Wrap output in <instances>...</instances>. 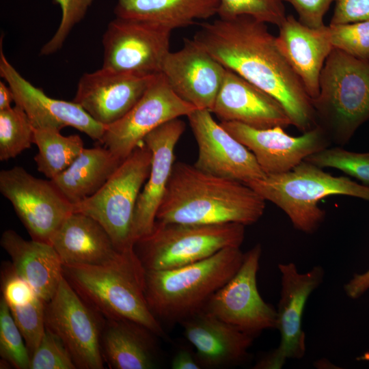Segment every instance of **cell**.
<instances>
[{"instance_id": "cell-1", "label": "cell", "mask_w": 369, "mask_h": 369, "mask_svg": "<svg viewBox=\"0 0 369 369\" xmlns=\"http://www.w3.org/2000/svg\"><path fill=\"white\" fill-rule=\"evenodd\" d=\"M193 39L226 68L275 98L298 130L316 126L312 98L266 23L246 15L219 18L201 24Z\"/></svg>"}, {"instance_id": "cell-2", "label": "cell", "mask_w": 369, "mask_h": 369, "mask_svg": "<svg viewBox=\"0 0 369 369\" xmlns=\"http://www.w3.org/2000/svg\"><path fill=\"white\" fill-rule=\"evenodd\" d=\"M265 200L247 184L175 162L156 221L182 224L256 223Z\"/></svg>"}, {"instance_id": "cell-3", "label": "cell", "mask_w": 369, "mask_h": 369, "mask_svg": "<svg viewBox=\"0 0 369 369\" xmlns=\"http://www.w3.org/2000/svg\"><path fill=\"white\" fill-rule=\"evenodd\" d=\"M145 273L135 251L103 265H65L63 274L79 295L108 320H129L163 337L145 295Z\"/></svg>"}, {"instance_id": "cell-4", "label": "cell", "mask_w": 369, "mask_h": 369, "mask_svg": "<svg viewBox=\"0 0 369 369\" xmlns=\"http://www.w3.org/2000/svg\"><path fill=\"white\" fill-rule=\"evenodd\" d=\"M240 247H227L200 261L164 270H146L145 295L159 320L181 323L204 309L242 264Z\"/></svg>"}, {"instance_id": "cell-5", "label": "cell", "mask_w": 369, "mask_h": 369, "mask_svg": "<svg viewBox=\"0 0 369 369\" xmlns=\"http://www.w3.org/2000/svg\"><path fill=\"white\" fill-rule=\"evenodd\" d=\"M312 99L316 126L337 144L348 143L369 121V62L333 49Z\"/></svg>"}, {"instance_id": "cell-6", "label": "cell", "mask_w": 369, "mask_h": 369, "mask_svg": "<svg viewBox=\"0 0 369 369\" xmlns=\"http://www.w3.org/2000/svg\"><path fill=\"white\" fill-rule=\"evenodd\" d=\"M288 217L295 228L315 232L323 222L325 211L318 202L331 195H346L369 201V187L346 176H334L303 161L290 171L266 175L247 184Z\"/></svg>"}, {"instance_id": "cell-7", "label": "cell", "mask_w": 369, "mask_h": 369, "mask_svg": "<svg viewBox=\"0 0 369 369\" xmlns=\"http://www.w3.org/2000/svg\"><path fill=\"white\" fill-rule=\"evenodd\" d=\"M244 225L182 224L155 222L152 231L137 241L135 251L146 270L169 269L207 258L227 247H240Z\"/></svg>"}, {"instance_id": "cell-8", "label": "cell", "mask_w": 369, "mask_h": 369, "mask_svg": "<svg viewBox=\"0 0 369 369\" xmlns=\"http://www.w3.org/2000/svg\"><path fill=\"white\" fill-rule=\"evenodd\" d=\"M152 154L143 141L124 159L94 194L73 205L74 213L87 215L107 232L121 252L135 251L134 213L150 172Z\"/></svg>"}, {"instance_id": "cell-9", "label": "cell", "mask_w": 369, "mask_h": 369, "mask_svg": "<svg viewBox=\"0 0 369 369\" xmlns=\"http://www.w3.org/2000/svg\"><path fill=\"white\" fill-rule=\"evenodd\" d=\"M172 30L148 22L115 17L103 34V68L149 77L161 72L170 52Z\"/></svg>"}, {"instance_id": "cell-10", "label": "cell", "mask_w": 369, "mask_h": 369, "mask_svg": "<svg viewBox=\"0 0 369 369\" xmlns=\"http://www.w3.org/2000/svg\"><path fill=\"white\" fill-rule=\"evenodd\" d=\"M0 192L35 241L51 244L62 223L74 213L73 205L51 180L36 178L22 167L0 172Z\"/></svg>"}, {"instance_id": "cell-11", "label": "cell", "mask_w": 369, "mask_h": 369, "mask_svg": "<svg viewBox=\"0 0 369 369\" xmlns=\"http://www.w3.org/2000/svg\"><path fill=\"white\" fill-rule=\"evenodd\" d=\"M196 109L177 96L159 73L122 118L105 126L99 142L123 161L153 130L172 120L187 116Z\"/></svg>"}, {"instance_id": "cell-12", "label": "cell", "mask_w": 369, "mask_h": 369, "mask_svg": "<svg viewBox=\"0 0 369 369\" xmlns=\"http://www.w3.org/2000/svg\"><path fill=\"white\" fill-rule=\"evenodd\" d=\"M262 254L260 243L244 253L239 269L209 299L204 310L255 338L276 329L277 310L261 297L257 273Z\"/></svg>"}, {"instance_id": "cell-13", "label": "cell", "mask_w": 369, "mask_h": 369, "mask_svg": "<svg viewBox=\"0 0 369 369\" xmlns=\"http://www.w3.org/2000/svg\"><path fill=\"white\" fill-rule=\"evenodd\" d=\"M93 310L64 276L46 303V329L60 338L77 368H103L100 325Z\"/></svg>"}, {"instance_id": "cell-14", "label": "cell", "mask_w": 369, "mask_h": 369, "mask_svg": "<svg viewBox=\"0 0 369 369\" xmlns=\"http://www.w3.org/2000/svg\"><path fill=\"white\" fill-rule=\"evenodd\" d=\"M280 299L277 310L276 329L281 340L277 348L262 357L256 369H280L288 359H301L306 351L302 317L308 299L322 284L325 271L315 266L306 273L299 272L293 262L280 263Z\"/></svg>"}, {"instance_id": "cell-15", "label": "cell", "mask_w": 369, "mask_h": 369, "mask_svg": "<svg viewBox=\"0 0 369 369\" xmlns=\"http://www.w3.org/2000/svg\"><path fill=\"white\" fill-rule=\"evenodd\" d=\"M211 113L196 109L187 116L198 147L193 165L202 172L245 184L266 176L254 154Z\"/></svg>"}, {"instance_id": "cell-16", "label": "cell", "mask_w": 369, "mask_h": 369, "mask_svg": "<svg viewBox=\"0 0 369 369\" xmlns=\"http://www.w3.org/2000/svg\"><path fill=\"white\" fill-rule=\"evenodd\" d=\"M220 124L254 154L266 175L290 171L309 156L329 147L331 142L318 126L292 136L279 126L258 129L236 122Z\"/></svg>"}, {"instance_id": "cell-17", "label": "cell", "mask_w": 369, "mask_h": 369, "mask_svg": "<svg viewBox=\"0 0 369 369\" xmlns=\"http://www.w3.org/2000/svg\"><path fill=\"white\" fill-rule=\"evenodd\" d=\"M0 75L11 88L15 105L24 110L34 128L61 131L64 127L71 126L94 141L101 140L105 126L95 121L79 104L49 97L16 70L4 55L2 36Z\"/></svg>"}, {"instance_id": "cell-18", "label": "cell", "mask_w": 369, "mask_h": 369, "mask_svg": "<svg viewBox=\"0 0 369 369\" xmlns=\"http://www.w3.org/2000/svg\"><path fill=\"white\" fill-rule=\"evenodd\" d=\"M226 68L193 39L169 52L161 69L167 83L183 100L211 112Z\"/></svg>"}, {"instance_id": "cell-19", "label": "cell", "mask_w": 369, "mask_h": 369, "mask_svg": "<svg viewBox=\"0 0 369 369\" xmlns=\"http://www.w3.org/2000/svg\"><path fill=\"white\" fill-rule=\"evenodd\" d=\"M154 76H137L102 67L80 77L73 101L106 126L134 106Z\"/></svg>"}, {"instance_id": "cell-20", "label": "cell", "mask_w": 369, "mask_h": 369, "mask_svg": "<svg viewBox=\"0 0 369 369\" xmlns=\"http://www.w3.org/2000/svg\"><path fill=\"white\" fill-rule=\"evenodd\" d=\"M184 130L185 123L176 118L157 127L144 139L152 152V159L150 175L135 209L133 225L135 244L154 228L156 213L175 163V147Z\"/></svg>"}, {"instance_id": "cell-21", "label": "cell", "mask_w": 369, "mask_h": 369, "mask_svg": "<svg viewBox=\"0 0 369 369\" xmlns=\"http://www.w3.org/2000/svg\"><path fill=\"white\" fill-rule=\"evenodd\" d=\"M211 113L221 122H236L258 129L292 125L275 98L227 68Z\"/></svg>"}, {"instance_id": "cell-22", "label": "cell", "mask_w": 369, "mask_h": 369, "mask_svg": "<svg viewBox=\"0 0 369 369\" xmlns=\"http://www.w3.org/2000/svg\"><path fill=\"white\" fill-rule=\"evenodd\" d=\"M181 323L184 336L195 348L201 368L234 366L248 357L254 338L206 310L198 312Z\"/></svg>"}, {"instance_id": "cell-23", "label": "cell", "mask_w": 369, "mask_h": 369, "mask_svg": "<svg viewBox=\"0 0 369 369\" xmlns=\"http://www.w3.org/2000/svg\"><path fill=\"white\" fill-rule=\"evenodd\" d=\"M279 27L277 44L304 87L313 99L319 94L325 63L333 50L327 26L312 28L292 15L286 16Z\"/></svg>"}, {"instance_id": "cell-24", "label": "cell", "mask_w": 369, "mask_h": 369, "mask_svg": "<svg viewBox=\"0 0 369 369\" xmlns=\"http://www.w3.org/2000/svg\"><path fill=\"white\" fill-rule=\"evenodd\" d=\"M51 245L65 265H103L122 253L104 228L93 218L72 213L53 235Z\"/></svg>"}, {"instance_id": "cell-25", "label": "cell", "mask_w": 369, "mask_h": 369, "mask_svg": "<svg viewBox=\"0 0 369 369\" xmlns=\"http://www.w3.org/2000/svg\"><path fill=\"white\" fill-rule=\"evenodd\" d=\"M0 244L10 256L16 274L48 303L64 276L63 264L54 247L49 243L27 241L12 230L3 232Z\"/></svg>"}, {"instance_id": "cell-26", "label": "cell", "mask_w": 369, "mask_h": 369, "mask_svg": "<svg viewBox=\"0 0 369 369\" xmlns=\"http://www.w3.org/2000/svg\"><path fill=\"white\" fill-rule=\"evenodd\" d=\"M153 336L146 327L129 320H108L101 348L111 368L152 369L156 367Z\"/></svg>"}, {"instance_id": "cell-27", "label": "cell", "mask_w": 369, "mask_h": 369, "mask_svg": "<svg viewBox=\"0 0 369 369\" xmlns=\"http://www.w3.org/2000/svg\"><path fill=\"white\" fill-rule=\"evenodd\" d=\"M219 0H117L115 17L154 23L173 31L217 15Z\"/></svg>"}, {"instance_id": "cell-28", "label": "cell", "mask_w": 369, "mask_h": 369, "mask_svg": "<svg viewBox=\"0 0 369 369\" xmlns=\"http://www.w3.org/2000/svg\"><path fill=\"white\" fill-rule=\"evenodd\" d=\"M122 161L105 147L84 148L65 171L51 180L74 205L97 192Z\"/></svg>"}, {"instance_id": "cell-29", "label": "cell", "mask_w": 369, "mask_h": 369, "mask_svg": "<svg viewBox=\"0 0 369 369\" xmlns=\"http://www.w3.org/2000/svg\"><path fill=\"white\" fill-rule=\"evenodd\" d=\"M33 144L38 148L37 169L49 180L65 171L85 148L78 135L64 136L53 128H34Z\"/></svg>"}, {"instance_id": "cell-30", "label": "cell", "mask_w": 369, "mask_h": 369, "mask_svg": "<svg viewBox=\"0 0 369 369\" xmlns=\"http://www.w3.org/2000/svg\"><path fill=\"white\" fill-rule=\"evenodd\" d=\"M34 128L18 105L0 111V160L15 158L33 144Z\"/></svg>"}, {"instance_id": "cell-31", "label": "cell", "mask_w": 369, "mask_h": 369, "mask_svg": "<svg viewBox=\"0 0 369 369\" xmlns=\"http://www.w3.org/2000/svg\"><path fill=\"white\" fill-rule=\"evenodd\" d=\"M305 161L320 168L338 169L369 187V152H357L341 147H327Z\"/></svg>"}, {"instance_id": "cell-32", "label": "cell", "mask_w": 369, "mask_h": 369, "mask_svg": "<svg viewBox=\"0 0 369 369\" xmlns=\"http://www.w3.org/2000/svg\"><path fill=\"white\" fill-rule=\"evenodd\" d=\"M217 15L230 19L249 16L260 22L279 27L286 18L284 5L280 0H219Z\"/></svg>"}, {"instance_id": "cell-33", "label": "cell", "mask_w": 369, "mask_h": 369, "mask_svg": "<svg viewBox=\"0 0 369 369\" xmlns=\"http://www.w3.org/2000/svg\"><path fill=\"white\" fill-rule=\"evenodd\" d=\"M0 355L15 368L29 369V351L3 297L0 301Z\"/></svg>"}, {"instance_id": "cell-34", "label": "cell", "mask_w": 369, "mask_h": 369, "mask_svg": "<svg viewBox=\"0 0 369 369\" xmlns=\"http://www.w3.org/2000/svg\"><path fill=\"white\" fill-rule=\"evenodd\" d=\"M327 33L333 49L369 62V20L329 24Z\"/></svg>"}, {"instance_id": "cell-35", "label": "cell", "mask_w": 369, "mask_h": 369, "mask_svg": "<svg viewBox=\"0 0 369 369\" xmlns=\"http://www.w3.org/2000/svg\"><path fill=\"white\" fill-rule=\"evenodd\" d=\"M45 307L46 303L37 295L25 304L9 307L30 355L38 346L46 331Z\"/></svg>"}, {"instance_id": "cell-36", "label": "cell", "mask_w": 369, "mask_h": 369, "mask_svg": "<svg viewBox=\"0 0 369 369\" xmlns=\"http://www.w3.org/2000/svg\"><path fill=\"white\" fill-rule=\"evenodd\" d=\"M73 359L62 341L46 329L38 346L31 355L29 369H75Z\"/></svg>"}, {"instance_id": "cell-37", "label": "cell", "mask_w": 369, "mask_h": 369, "mask_svg": "<svg viewBox=\"0 0 369 369\" xmlns=\"http://www.w3.org/2000/svg\"><path fill=\"white\" fill-rule=\"evenodd\" d=\"M94 0H55L62 10V18L54 35L40 49L41 55H49L62 49L66 38L85 17Z\"/></svg>"}, {"instance_id": "cell-38", "label": "cell", "mask_w": 369, "mask_h": 369, "mask_svg": "<svg viewBox=\"0 0 369 369\" xmlns=\"http://www.w3.org/2000/svg\"><path fill=\"white\" fill-rule=\"evenodd\" d=\"M3 268L1 271L3 298L9 307L25 304L37 295L31 286L16 274L11 264H8Z\"/></svg>"}, {"instance_id": "cell-39", "label": "cell", "mask_w": 369, "mask_h": 369, "mask_svg": "<svg viewBox=\"0 0 369 369\" xmlns=\"http://www.w3.org/2000/svg\"><path fill=\"white\" fill-rule=\"evenodd\" d=\"M290 3L295 10L298 20L305 25L318 28L325 25L324 16L336 0H280Z\"/></svg>"}, {"instance_id": "cell-40", "label": "cell", "mask_w": 369, "mask_h": 369, "mask_svg": "<svg viewBox=\"0 0 369 369\" xmlns=\"http://www.w3.org/2000/svg\"><path fill=\"white\" fill-rule=\"evenodd\" d=\"M330 24L369 20V0H336Z\"/></svg>"}, {"instance_id": "cell-41", "label": "cell", "mask_w": 369, "mask_h": 369, "mask_svg": "<svg viewBox=\"0 0 369 369\" xmlns=\"http://www.w3.org/2000/svg\"><path fill=\"white\" fill-rule=\"evenodd\" d=\"M369 289V269L364 273L354 274L353 277L344 284L346 295L355 299L363 295Z\"/></svg>"}, {"instance_id": "cell-42", "label": "cell", "mask_w": 369, "mask_h": 369, "mask_svg": "<svg viewBox=\"0 0 369 369\" xmlns=\"http://www.w3.org/2000/svg\"><path fill=\"white\" fill-rule=\"evenodd\" d=\"M171 368L173 369H200L201 368L195 355L187 349L179 350L174 356L171 361Z\"/></svg>"}, {"instance_id": "cell-43", "label": "cell", "mask_w": 369, "mask_h": 369, "mask_svg": "<svg viewBox=\"0 0 369 369\" xmlns=\"http://www.w3.org/2000/svg\"><path fill=\"white\" fill-rule=\"evenodd\" d=\"M14 101V96L10 86L2 81H0V111L10 108Z\"/></svg>"}]
</instances>
